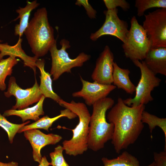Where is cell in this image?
Returning <instances> with one entry per match:
<instances>
[{"label":"cell","mask_w":166,"mask_h":166,"mask_svg":"<svg viewBox=\"0 0 166 166\" xmlns=\"http://www.w3.org/2000/svg\"><path fill=\"white\" fill-rule=\"evenodd\" d=\"M145 108L144 104L128 106L120 97L111 108L107 118L109 123L114 125L111 140L116 153L119 154L127 148L138 138L144 127L141 117Z\"/></svg>","instance_id":"1"},{"label":"cell","mask_w":166,"mask_h":166,"mask_svg":"<svg viewBox=\"0 0 166 166\" xmlns=\"http://www.w3.org/2000/svg\"><path fill=\"white\" fill-rule=\"evenodd\" d=\"M114 100L106 97L99 100L93 105L90 116L88 139V148L97 151L104 148L105 144L111 140L114 125L106 121L107 110L113 106Z\"/></svg>","instance_id":"2"},{"label":"cell","mask_w":166,"mask_h":166,"mask_svg":"<svg viewBox=\"0 0 166 166\" xmlns=\"http://www.w3.org/2000/svg\"><path fill=\"white\" fill-rule=\"evenodd\" d=\"M31 51L38 58L45 55L56 42L54 30L48 19L45 8L37 10L25 31Z\"/></svg>","instance_id":"3"},{"label":"cell","mask_w":166,"mask_h":166,"mask_svg":"<svg viewBox=\"0 0 166 166\" xmlns=\"http://www.w3.org/2000/svg\"><path fill=\"white\" fill-rule=\"evenodd\" d=\"M61 106L69 109L78 117L79 122L71 130L73 136L69 140L62 143L63 148L66 154L76 156L81 155L88 149V139L90 114L85 104L72 100L68 102L62 99L58 102Z\"/></svg>","instance_id":"4"},{"label":"cell","mask_w":166,"mask_h":166,"mask_svg":"<svg viewBox=\"0 0 166 166\" xmlns=\"http://www.w3.org/2000/svg\"><path fill=\"white\" fill-rule=\"evenodd\" d=\"M60 43L61 46L60 49H57L56 42L49 50L52 58L50 74L54 81L57 80L65 73H71L73 68L82 66L91 57L90 55L82 52L75 58L72 59L66 51V49L70 47L69 41L63 39Z\"/></svg>","instance_id":"5"},{"label":"cell","mask_w":166,"mask_h":166,"mask_svg":"<svg viewBox=\"0 0 166 166\" xmlns=\"http://www.w3.org/2000/svg\"><path fill=\"white\" fill-rule=\"evenodd\" d=\"M130 23L126 41L122 44V47L127 58L132 61H142L151 49V43L146 32L135 16L132 17Z\"/></svg>","instance_id":"6"},{"label":"cell","mask_w":166,"mask_h":166,"mask_svg":"<svg viewBox=\"0 0 166 166\" xmlns=\"http://www.w3.org/2000/svg\"><path fill=\"white\" fill-rule=\"evenodd\" d=\"M132 61L139 68L141 77L136 87L135 97L133 98H129L124 100V102L128 106L136 107L141 104L145 105L153 100L151 92L155 88L159 85L161 80L147 67L143 61Z\"/></svg>","instance_id":"7"},{"label":"cell","mask_w":166,"mask_h":166,"mask_svg":"<svg viewBox=\"0 0 166 166\" xmlns=\"http://www.w3.org/2000/svg\"><path fill=\"white\" fill-rule=\"evenodd\" d=\"M144 15L142 26L151 48H166V8H158Z\"/></svg>","instance_id":"8"},{"label":"cell","mask_w":166,"mask_h":166,"mask_svg":"<svg viewBox=\"0 0 166 166\" xmlns=\"http://www.w3.org/2000/svg\"><path fill=\"white\" fill-rule=\"evenodd\" d=\"M118 12L117 8L105 11V22L99 29L91 34L90 39L95 41L102 36L109 35L116 37L124 43L128 32V25L126 21L119 18Z\"/></svg>","instance_id":"9"},{"label":"cell","mask_w":166,"mask_h":166,"mask_svg":"<svg viewBox=\"0 0 166 166\" xmlns=\"http://www.w3.org/2000/svg\"><path fill=\"white\" fill-rule=\"evenodd\" d=\"M4 94L7 97L11 96L15 97L16 103L12 108L15 110H21L27 108L30 105L38 102L43 96L36 79L32 87L23 89L17 85L14 77H10L7 91L4 92Z\"/></svg>","instance_id":"10"},{"label":"cell","mask_w":166,"mask_h":166,"mask_svg":"<svg viewBox=\"0 0 166 166\" xmlns=\"http://www.w3.org/2000/svg\"><path fill=\"white\" fill-rule=\"evenodd\" d=\"M82 84L81 89L72 94L74 97L82 98L86 104L92 105L96 102L107 97L109 94L117 87L113 85H104L95 81L91 82L84 80L80 76Z\"/></svg>","instance_id":"11"},{"label":"cell","mask_w":166,"mask_h":166,"mask_svg":"<svg viewBox=\"0 0 166 166\" xmlns=\"http://www.w3.org/2000/svg\"><path fill=\"white\" fill-rule=\"evenodd\" d=\"M114 55L108 45L105 47L97 60L91 77L94 81L104 85L113 82Z\"/></svg>","instance_id":"12"},{"label":"cell","mask_w":166,"mask_h":166,"mask_svg":"<svg viewBox=\"0 0 166 166\" xmlns=\"http://www.w3.org/2000/svg\"><path fill=\"white\" fill-rule=\"evenodd\" d=\"M26 138L30 142L33 148L34 160L39 164L42 160L41 149L49 145H55L62 139L61 136L53 133L45 134L40 130L34 129L24 131Z\"/></svg>","instance_id":"13"},{"label":"cell","mask_w":166,"mask_h":166,"mask_svg":"<svg viewBox=\"0 0 166 166\" xmlns=\"http://www.w3.org/2000/svg\"><path fill=\"white\" fill-rule=\"evenodd\" d=\"M144 60L146 66L155 74L166 75V48H151Z\"/></svg>","instance_id":"14"},{"label":"cell","mask_w":166,"mask_h":166,"mask_svg":"<svg viewBox=\"0 0 166 166\" xmlns=\"http://www.w3.org/2000/svg\"><path fill=\"white\" fill-rule=\"evenodd\" d=\"M22 39L19 38L17 42L14 46L9 45L7 43H0V60L7 55L18 57L23 61L24 66L30 67L35 73L36 62L38 57L35 56L31 57L26 55L22 49Z\"/></svg>","instance_id":"15"},{"label":"cell","mask_w":166,"mask_h":166,"mask_svg":"<svg viewBox=\"0 0 166 166\" xmlns=\"http://www.w3.org/2000/svg\"><path fill=\"white\" fill-rule=\"evenodd\" d=\"M45 64L44 59H38L36 62V66L39 69L41 73L40 90L45 98H51L58 103L61 99L53 89L51 75L45 70Z\"/></svg>","instance_id":"16"},{"label":"cell","mask_w":166,"mask_h":166,"mask_svg":"<svg viewBox=\"0 0 166 166\" xmlns=\"http://www.w3.org/2000/svg\"><path fill=\"white\" fill-rule=\"evenodd\" d=\"M45 98L42 96L39 101L33 107H27L21 110L11 109L6 110L2 115L5 117L13 115L17 116L21 118L23 122L29 120L36 121L40 118V116L44 114L43 105Z\"/></svg>","instance_id":"17"},{"label":"cell","mask_w":166,"mask_h":166,"mask_svg":"<svg viewBox=\"0 0 166 166\" xmlns=\"http://www.w3.org/2000/svg\"><path fill=\"white\" fill-rule=\"evenodd\" d=\"M65 117L71 119L77 117V115L69 109H65L60 111V114L53 117L50 118L48 116H44L30 124L25 125L21 128L18 133H20L31 129H42L47 131L53 123L60 118Z\"/></svg>","instance_id":"18"},{"label":"cell","mask_w":166,"mask_h":166,"mask_svg":"<svg viewBox=\"0 0 166 166\" xmlns=\"http://www.w3.org/2000/svg\"><path fill=\"white\" fill-rule=\"evenodd\" d=\"M113 65V83L114 85L118 89H123L127 93H133L136 91V86L130 79L129 70L120 68L115 62H114Z\"/></svg>","instance_id":"19"},{"label":"cell","mask_w":166,"mask_h":166,"mask_svg":"<svg viewBox=\"0 0 166 166\" xmlns=\"http://www.w3.org/2000/svg\"><path fill=\"white\" fill-rule=\"evenodd\" d=\"M26 6L23 8L19 7L16 10V12L18 15L14 21H15L20 19L18 24H16L14 28V34L18 36L21 38L27 28L29 23V19L31 12L34 9L38 7L40 4L37 0L30 2L27 1Z\"/></svg>","instance_id":"20"},{"label":"cell","mask_w":166,"mask_h":166,"mask_svg":"<svg viewBox=\"0 0 166 166\" xmlns=\"http://www.w3.org/2000/svg\"><path fill=\"white\" fill-rule=\"evenodd\" d=\"M101 160L104 166H140L137 159L126 151L115 158L109 159L104 157ZM147 166H155L154 162Z\"/></svg>","instance_id":"21"},{"label":"cell","mask_w":166,"mask_h":166,"mask_svg":"<svg viewBox=\"0 0 166 166\" xmlns=\"http://www.w3.org/2000/svg\"><path fill=\"white\" fill-rule=\"evenodd\" d=\"M142 122L148 124L151 133L156 126L160 127L165 136V144L164 151L166 150V118H160L151 114L144 110L143 112L141 117Z\"/></svg>","instance_id":"22"},{"label":"cell","mask_w":166,"mask_h":166,"mask_svg":"<svg viewBox=\"0 0 166 166\" xmlns=\"http://www.w3.org/2000/svg\"><path fill=\"white\" fill-rule=\"evenodd\" d=\"M18 60L15 57L9 56L0 60V90H5L6 88L5 80L6 77L12 74L13 67L16 65Z\"/></svg>","instance_id":"23"},{"label":"cell","mask_w":166,"mask_h":166,"mask_svg":"<svg viewBox=\"0 0 166 166\" xmlns=\"http://www.w3.org/2000/svg\"><path fill=\"white\" fill-rule=\"evenodd\" d=\"M135 7L137 8V15L141 17L147 10L153 8H166V0H136Z\"/></svg>","instance_id":"24"},{"label":"cell","mask_w":166,"mask_h":166,"mask_svg":"<svg viewBox=\"0 0 166 166\" xmlns=\"http://www.w3.org/2000/svg\"><path fill=\"white\" fill-rule=\"evenodd\" d=\"M30 122V121H28L21 124H14L9 121L5 117L0 113V127L7 132L10 143H13L14 136L20 129Z\"/></svg>","instance_id":"25"},{"label":"cell","mask_w":166,"mask_h":166,"mask_svg":"<svg viewBox=\"0 0 166 166\" xmlns=\"http://www.w3.org/2000/svg\"><path fill=\"white\" fill-rule=\"evenodd\" d=\"M63 150L62 146L59 145L55 148L53 152L49 154L51 159V165L52 166H69L64 157Z\"/></svg>","instance_id":"26"},{"label":"cell","mask_w":166,"mask_h":166,"mask_svg":"<svg viewBox=\"0 0 166 166\" xmlns=\"http://www.w3.org/2000/svg\"><path fill=\"white\" fill-rule=\"evenodd\" d=\"M103 1L107 10L114 9L119 7L123 10L127 11L130 8L129 4L125 0H104Z\"/></svg>","instance_id":"27"},{"label":"cell","mask_w":166,"mask_h":166,"mask_svg":"<svg viewBox=\"0 0 166 166\" xmlns=\"http://www.w3.org/2000/svg\"><path fill=\"white\" fill-rule=\"evenodd\" d=\"M75 4L79 6H83L86 11L87 15L90 18H96L97 11L89 4L88 0H77Z\"/></svg>","instance_id":"28"},{"label":"cell","mask_w":166,"mask_h":166,"mask_svg":"<svg viewBox=\"0 0 166 166\" xmlns=\"http://www.w3.org/2000/svg\"><path fill=\"white\" fill-rule=\"evenodd\" d=\"M155 166H166V152L154 153Z\"/></svg>","instance_id":"29"},{"label":"cell","mask_w":166,"mask_h":166,"mask_svg":"<svg viewBox=\"0 0 166 166\" xmlns=\"http://www.w3.org/2000/svg\"><path fill=\"white\" fill-rule=\"evenodd\" d=\"M39 164L38 166H49L51 165L50 163L48 161L45 156L42 157L41 161Z\"/></svg>","instance_id":"30"},{"label":"cell","mask_w":166,"mask_h":166,"mask_svg":"<svg viewBox=\"0 0 166 166\" xmlns=\"http://www.w3.org/2000/svg\"><path fill=\"white\" fill-rule=\"evenodd\" d=\"M0 166H18V164L17 162L14 161L5 163L0 161Z\"/></svg>","instance_id":"31"},{"label":"cell","mask_w":166,"mask_h":166,"mask_svg":"<svg viewBox=\"0 0 166 166\" xmlns=\"http://www.w3.org/2000/svg\"><path fill=\"white\" fill-rule=\"evenodd\" d=\"M2 42V41L0 39V43H1Z\"/></svg>","instance_id":"32"}]
</instances>
